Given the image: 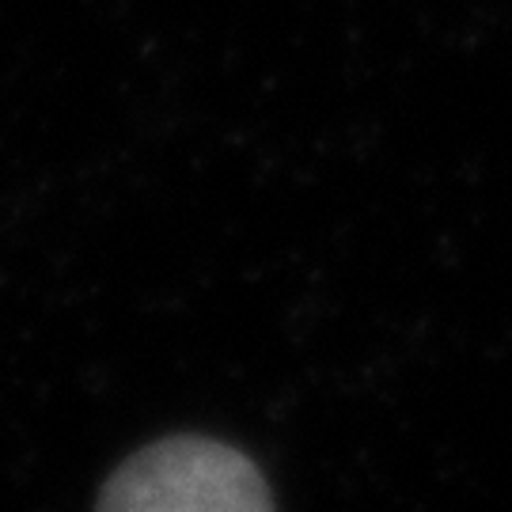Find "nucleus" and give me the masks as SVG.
Returning <instances> with one entry per match:
<instances>
[{
    "label": "nucleus",
    "mask_w": 512,
    "mask_h": 512,
    "mask_svg": "<svg viewBox=\"0 0 512 512\" xmlns=\"http://www.w3.org/2000/svg\"><path fill=\"white\" fill-rule=\"evenodd\" d=\"M107 512H266L274 494L255 459L209 437H167L129 456L107 478Z\"/></svg>",
    "instance_id": "1"
}]
</instances>
